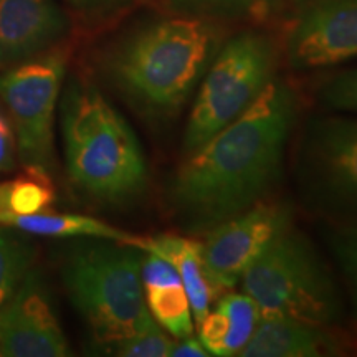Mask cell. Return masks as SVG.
Returning a JSON list of instances; mask_svg holds the SVG:
<instances>
[{
  "mask_svg": "<svg viewBox=\"0 0 357 357\" xmlns=\"http://www.w3.org/2000/svg\"><path fill=\"white\" fill-rule=\"evenodd\" d=\"M32 263V248L8 231L7 225H0V306L17 291Z\"/></svg>",
  "mask_w": 357,
  "mask_h": 357,
  "instance_id": "obj_19",
  "label": "cell"
},
{
  "mask_svg": "<svg viewBox=\"0 0 357 357\" xmlns=\"http://www.w3.org/2000/svg\"><path fill=\"white\" fill-rule=\"evenodd\" d=\"M63 30L53 0H0V68L43 52Z\"/></svg>",
  "mask_w": 357,
  "mask_h": 357,
  "instance_id": "obj_12",
  "label": "cell"
},
{
  "mask_svg": "<svg viewBox=\"0 0 357 357\" xmlns=\"http://www.w3.org/2000/svg\"><path fill=\"white\" fill-rule=\"evenodd\" d=\"M220 310L229 319V336L225 344V357L240 356L255 331L261 314L255 301L245 293H227L218 300Z\"/></svg>",
  "mask_w": 357,
  "mask_h": 357,
  "instance_id": "obj_18",
  "label": "cell"
},
{
  "mask_svg": "<svg viewBox=\"0 0 357 357\" xmlns=\"http://www.w3.org/2000/svg\"><path fill=\"white\" fill-rule=\"evenodd\" d=\"M296 100L271 79L235 121L185 155L169 204L187 229L208 231L265 200L281 176Z\"/></svg>",
  "mask_w": 357,
  "mask_h": 357,
  "instance_id": "obj_1",
  "label": "cell"
},
{
  "mask_svg": "<svg viewBox=\"0 0 357 357\" xmlns=\"http://www.w3.org/2000/svg\"><path fill=\"white\" fill-rule=\"evenodd\" d=\"M240 283L261 316H280L323 328H331L341 316L331 271L314 245L291 223L247 268Z\"/></svg>",
  "mask_w": 357,
  "mask_h": 357,
  "instance_id": "obj_5",
  "label": "cell"
},
{
  "mask_svg": "<svg viewBox=\"0 0 357 357\" xmlns=\"http://www.w3.org/2000/svg\"><path fill=\"white\" fill-rule=\"evenodd\" d=\"M141 281L144 288L153 287H171V284H182L181 276L171 261L166 258L154 255V253L142 252L141 261Z\"/></svg>",
  "mask_w": 357,
  "mask_h": 357,
  "instance_id": "obj_24",
  "label": "cell"
},
{
  "mask_svg": "<svg viewBox=\"0 0 357 357\" xmlns=\"http://www.w3.org/2000/svg\"><path fill=\"white\" fill-rule=\"evenodd\" d=\"M73 3H77V6H84V7H89V6H100V3H108V2H114V0H71Z\"/></svg>",
  "mask_w": 357,
  "mask_h": 357,
  "instance_id": "obj_28",
  "label": "cell"
},
{
  "mask_svg": "<svg viewBox=\"0 0 357 357\" xmlns=\"http://www.w3.org/2000/svg\"><path fill=\"white\" fill-rule=\"evenodd\" d=\"M229 336V319L220 310L208 311L199 323V339L211 356L225 357V344Z\"/></svg>",
  "mask_w": 357,
  "mask_h": 357,
  "instance_id": "obj_23",
  "label": "cell"
},
{
  "mask_svg": "<svg viewBox=\"0 0 357 357\" xmlns=\"http://www.w3.org/2000/svg\"><path fill=\"white\" fill-rule=\"evenodd\" d=\"M70 346L53 311L43 281L35 271L0 306V356L63 357Z\"/></svg>",
  "mask_w": 357,
  "mask_h": 357,
  "instance_id": "obj_10",
  "label": "cell"
},
{
  "mask_svg": "<svg viewBox=\"0 0 357 357\" xmlns=\"http://www.w3.org/2000/svg\"><path fill=\"white\" fill-rule=\"evenodd\" d=\"M189 6L195 7H208V8H223V10H240V8H248L257 6L263 0H184Z\"/></svg>",
  "mask_w": 357,
  "mask_h": 357,
  "instance_id": "obj_27",
  "label": "cell"
},
{
  "mask_svg": "<svg viewBox=\"0 0 357 357\" xmlns=\"http://www.w3.org/2000/svg\"><path fill=\"white\" fill-rule=\"evenodd\" d=\"M73 248L63 283L98 342L108 347L154 323L141 281L142 250L121 242Z\"/></svg>",
  "mask_w": 357,
  "mask_h": 357,
  "instance_id": "obj_4",
  "label": "cell"
},
{
  "mask_svg": "<svg viewBox=\"0 0 357 357\" xmlns=\"http://www.w3.org/2000/svg\"><path fill=\"white\" fill-rule=\"evenodd\" d=\"M174 341L155 323L147 326L142 331L106 347L111 354L123 357H169Z\"/></svg>",
  "mask_w": 357,
  "mask_h": 357,
  "instance_id": "obj_20",
  "label": "cell"
},
{
  "mask_svg": "<svg viewBox=\"0 0 357 357\" xmlns=\"http://www.w3.org/2000/svg\"><path fill=\"white\" fill-rule=\"evenodd\" d=\"M357 56V0H314L300 13L288 37L294 68L337 65Z\"/></svg>",
  "mask_w": 357,
  "mask_h": 357,
  "instance_id": "obj_11",
  "label": "cell"
},
{
  "mask_svg": "<svg viewBox=\"0 0 357 357\" xmlns=\"http://www.w3.org/2000/svg\"><path fill=\"white\" fill-rule=\"evenodd\" d=\"M329 247L349 284L352 305L357 312V225H346L329 235Z\"/></svg>",
  "mask_w": 357,
  "mask_h": 357,
  "instance_id": "obj_21",
  "label": "cell"
},
{
  "mask_svg": "<svg viewBox=\"0 0 357 357\" xmlns=\"http://www.w3.org/2000/svg\"><path fill=\"white\" fill-rule=\"evenodd\" d=\"M300 176L319 207L357 218V118L321 116L307 124Z\"/></svg>",
  "mask_w": 357,
  "mask_h": 357,
  "instance_id": "obj_8",
  "label": "cell"
},
{
  "mask_svg": "<svg viewBox=\"0 0 357 357\" xmlns=\"http://www.w3.org/2000/svg\"><path fill=\"white\" fill-rule=\"evenodd\" d=\"M66 171L91 197L124 202L142 194L147 162L136 134L100 89L73 83L61 102Z\"/></svg>",
  "mask_w": 357,
  "mask_h": 357,
  "instance_id": "obj_3",
  "label": "cell"
},
{
  "mask_svg": "<svg viewBox=\"0 0 357 357\" xmlns=\"http://www.w3.org/2000/svg\"><path fill=\"white\" fill-rule=\"evenodd\" d=\"M63 77L61 53L22 61L0 77V101L12 119L25 169L47 172L53 166V119Z\"/></svg>",
  "mask_w": 357,
  "mask_h": 357,
  "instance_id": "obj_7",
  "label": "cell"
},
{
  "mask_svg": "<svg viewBox=\"0 0 357 357\" xmlns=\"http://www.w3.org/2000/svg\"><path fill=\"white\" fill-rule=\"evenodd\" d=\"M0 225H7L8 229H19L25 234L53 236V238H95L126 245L131 243L134 236L116 229L109 223L89 215H79V213L40 212L32 213V215L3 213L0 215Z\"/></svg>",
  "mask_w": 357,
  "mask_h": 357,
  "instance_id": "obj_15",
  "label": "cell"
},
{
  "mask_svg": "<svg viewBox=\"0 0 357 357\" xmlns=\"http://www.w3.org/2000/svg\"><path fill=\"white\" fill-rule=\"evenodd\" d=\"M319 101L329 109L357 113V68L329 79L321 89Z\"/></svg>",
  "mask_w": 357,
  "mask_h": 357,
  "instance_id": "obj_22",
  "label": "cell"
},
{
  "mask_svg": "<svg viewBox=\"0 0 357 357\" xmlns=\"http://www.w3.org/2000/svg\"><path fill=\"white\" fill-rule=\"evenodd\" d=\"M132 247L154 253L171 261L181 276V283L189 298L195 323H200L211 311L213 291L208 284L202 263V242L181 235L132 236Z\"/></svg>",
  "mask_w": 357,
  "mask_h": 357,
  "instance_id": "obj_14",
  "label": "cell"
},
{
  "mask_svg": "<svg viewBox=\"0 0 357 357\" xmlns=\"http://www.w3.org/2000/svg\"><path fill=\"white\" fill-rule=\"evenodd\" d=\"M336 336L329 328L301 321L261 316L242 357H318L337 354Z\"/></svg>",
  "mask_w": 357,
  "mask_h": 357,
  "instance_id": "obj_13",
  "label": "cell"
},
{
  "mask_svg": "<svg viewBox=\"0 0 357 357\" xmlns=\"http://www.w3.org/2000/svg\"><path fill=\"white\" fill-rule=\"evenodd\" d=\"M53 202L55 189L45 171L25 169L22 176L0 184V215H32L48 212Z\"/></svg>",
  "mask_w": 357,
  "mask_h": 357,
  "instance_id": "obj_16",
  "label": "cell"
},
{
  "mask_svg": "<svg viewBox=\"0 0 357 357\" xmlns=\"http://www.w3.org/2000/svg\"><path fill=\"white\" fill-rule=\"evenodd\" d=\"M146 305L155 323L172 337L194 334V314L182 284L144 288Z\"/></svg>",
  "mask_w": 357,
  "mask_h": 357,
  "instance_id": "obj_17",
  "label": "cell"
},
{
  "mask_svg": "<svg viewBox=\"0 0 357 357\" xmlns=\"http://www.w3.org/2000/svg\"><path fill=\"white\" fill-rule=\"evenodd\" d=\"M17 136L10 116L0 108V174L10 172L15 167Z\"/></svg>",
  "mask_w": 357,
  "mask_h": 357,
  "instance_id": "obj_25",
  "label": "cell"
},
{
  "mask_svg": "<svg viewBox=\"0 0 357 357\" xmlns=\"http://www.w3.org/2000/svg\"><path fill=\"white\" fill-rule=\"evenodd\" d=\"M275 53L261 35L231 38L218 53L190 108L182 149L190 154L229 126L273 79Z\"/></svg>",
  "mask_w": 357,
  "mask_h": 357,
  "instance_id": "obj_6",
  "label": "cell"
},
{
  "mask_svg": "<svg viewBox=\"0 0 357 357\" xmlns=\"http://www.w3.org/2000/svg\"><path fill=\"white\" fill-rule=\"evenodd\" d=\"M212 43V26L202 20L154 22L119 48L109 63V75L142 114L169 121L189 100Z\"/></svg>",
  "mask_w": 357,
  "mask_h": 357,
  "instance_id": "obj_2",
  "label": "cell"
},
{
  "mask_svg": "<svg viewBox=\"0 0 357 357\" xmlns=\"http://www.w3.org/2000/svg\"><path fill=\"white\" fill-rule=\"evenodd\" d=\"M171 356L172 357H207L211 354H208V351L205 349L202 341L190 334V336L181 337L177 339V342H174Z\"/></svg>",
  "mask_w": 357,
  "mask_h": 357,
  "instance_id": "obj_26",
  "label": "cell"
},
{
  "mask_svg": "<svg viewBox=\"0 0 357 357\" xmlns=\"http://www.w3.org/2000/svg\"><path fill=\"white\" fill-rule=\"evenodd\" d=\"M289 223L287 205L260 202L208 230L202 263L213 296L235 288L247 268Z\"/></svg>",
  "mask_w": 357,
  "mask_h": 357,
  "instance_id": "obj_9",
  "label": "cell"
}]
</instances>
